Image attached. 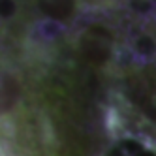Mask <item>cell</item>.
Wrapping results in <instances>:
<instances>
[]
</instances>
